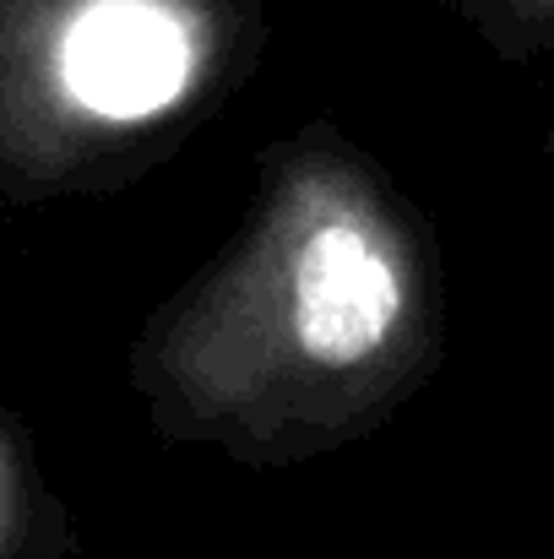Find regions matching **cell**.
Listing matches in <instances>:
<instances>
[{
  "mask_svg": "<svg viewBox=\"0 0 554 559\" xmlns=\"http://www.w3.org/2000/svg\"><path fill=\"white\" fill-rule=\"evenodd\" d=\"M5 538H11V456L0 440V559H5Z\"/></svg>",
  "mask_w": 554,
  "mask_h": 559,
  "instance_id": "obj_3",
  "label": "cell"
},
{
  "mask_svg": "<svg viewBox=\"0 0 554 559\" xmlns=\"http://www.w3.org/2000/svg\"><path fill=\"white\" fill-rule=\"evenodd\" d=\"M522 11H533V16H544V11H554V0H517Z\"/></svg>",
  "mask_w": 554,
  "mask_h": 559,
  "instance_id": "obj_4",
  "label": "cell"
},
{
  "mask_svg": "<svg viewBox=\"0 0 554 559\" xmlns=\"http://www.w3.org/2000/svg\"><path fill=\"white\" fill-rule=\"evenodd\" d=\"M424 332L408 228L354 164L305 153L169 321L153 370L180 418L261 435L359 413L419 359Z\"/></svg>",
  "mask_w": 554,
  "mask_h": 559,
  "instance_id": "obj_1",
  "label": "cell"
},
{
  "mask_svg": "<svg viewBox=\"0 0 554 559\" xmlns=\"http://www.w3.org/2000/svg\"><path fill=\"white\" fill-rule=\"evenodd\" d=\"M217 60L207 0H16L0 22L11 98L71 136H120L185 109Z\"/></svg>",
  "mask_w": 554,
  "mask_h": 559,
  "instance_id": "obj_2",
  "label": "cell"
}]
</instances>
